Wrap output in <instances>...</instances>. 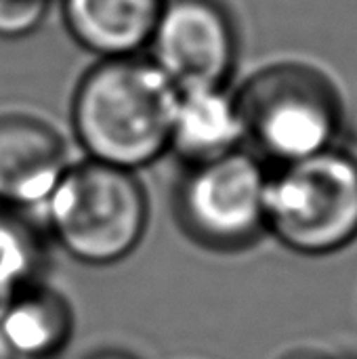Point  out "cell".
I'll return each mask as SVG.
<instances>
[{
    "mask_svg": "<svg viewBox=\"0 0 357 359\" xmlns=\"http://www.w3.org/2000/svg\"><path fill=\"white\" fill-rule=\"evenodd\" d=\"M246 147L238 93L229 84L179 88L173 111L170 151L185 164L213 160Z\"/></svg>",
    "mask_w": 357,
    "mask_h": 359,
    "instance_id": "ba28073f",
    "label": "cell"
},
{
    "mask_svg": "<svg viewBox=\"0 0 357 359\" xmlns=\"http://www.w3.org/2000/svg\"><path fill=\"white\" fill-rule=\"evenodd\" d=\"M0 359H15L13 358V353L6 349V345L2 343V339H0Z\"/></svg>",
    "mask_w": 357,
    "mask_h": 359,
    "instance_id": "9a60e30c",
    "label": "cell"
},
{
    "mask_svg": "<svg viewBox=\"0 0 357 359\" xmlns=\"http://www.w3.org/2000/svg\"><path fill=\"white\" fill-rule=\"evenodd\" d=\"M86 359H139L137 355L128 353V351H122V349H101L93 355H88Z\"/></svg>",
    "mask_w": 357,
    "mask_h": 359,
    "instance_id": "5bb4252c",
    "label": "cell"
},
{
    "mask_svg": "<svg viewBox=\"0 0 357 359\" xmlns=\"http://www.w3.org/2000/svg\"><path fill=\"white\" fill-rule=\"evenodd\" d=\"M44 210L57 244L90 267L128 259L149 225V198L137 172L88 158L67 166Z\"/></svg>",
    "mask_w": 357,
    "mask_h": 359,
    "instance_id": "3957f363",
    "label": "cell"
},
{
    "mask_svg": "<svg viewBox=\"0 0 357 359\" xmlns=\"http://www.w3.org/2000/svg\"><path fill=\"white\" fill-rule=\"evenodd\" d=\"M36 269V240L25 225L0 215V311L11 299L34 284Z\"/></svg>",
    "mask_w": 357,
    "mask_h": 359,
    "instance_id": "8fae6325",
    "label": "cell"
},
{
    "mask_svg": "<svg viewBox=\"0 0 357 359\" xmlns=\"http://www.w3.org/2000/svg\"><path fill=\"white\" fill-rule=\"evenodd\" d=\"M246 147L271 166L297 162L341 143L345 107L337 84L316 65L274 61L236 90Z\"/></svg>",
    "mask_w": 357,
    "mask_h": 359,
    "instance_id": "7a4b0ae2",
    "label": "cell"
},
{
    "mask_svg": "<svg viewBox=\"0 0 357 359\" xmlns=\"http://www.w3.org/2000/svg\"><path fill=\"white\" fill-rule=\"evenodd\" d=\"M240 38L219 0H166L147 57L177 88L229 84Z\"/></svg>",
    "mask_w": 357,
    "mask_h": 359,
    "instance_id": "8992f818",
    "label": "cell"
},
{
    "mask_svg": "<svg viewBox=\"0 0 357 359\" xmlns=\"http://www.w3.org/2000/svg\"><path fill=\"white\" fill-rule=\"evenodd\" d=\"M166 0H61L63 23L97 59L143 55Z\"/></svg>",
    "mask_w": 357,
    "mask_h": 359,
    "instance_id": "9c48e42d",
    "label": "cell"
},
{
    "mask_svg": "<svg viewBox=\"0 0 357 359\" xmlns=\"http://www.w3.org/2000/svg\"><path fill=\"white\" fill-rule=\"evenodd\" d=\"M48 6L50 0H0V38L29 36L42 25Z\"/></svg>",
    "mask_w": 357,
    "mask_h": 359,
    "instance_id": "7c38bea8",
    "label": "cell"
},
{
    "mask_svg": "<svg viewBox=\"0 0 357 359\" xmlns=\"http://www.w3.org/2000/svg\"><path fill=\"white\" fill-rule=\"evenodd\" d=\"M282 359H341V358L330 355V353L320 351V349H297V351L286 353Z\"/></svg>",
    "mask_w": 357,
    "mask_h": 359,
    "instance_id": "4fadbf2b",
    "label": "cell"
},
{
    "mask_svg": "<svg viewBox=\"0 0 357 359\" xmlns=\"http://www.w3.org/2000/svg\"><path fill=\"white\" fill-rule=\"evenodd\" d=\"M63 137L29 116L0 118V202L15 208L44 206L67 170Z\"/></svg>",
    "mask_w": 357,
    "mask_h": 359,
    "instance_id": "52a82bcc",
    "label": "cell"
},
{
    "mask_svg": "<svg viewBox=\"0 0 357 359\" xmlns=\"http://www.w3.org/2000/svg\"><path fill=\"white\" fill-rule=\"evenodd\" d=\"M177 93L147 55L99 59L74 90V137L88 160L137 172L170 151Z\"/></svg>",
    "mask_w": 357,
    "mask_h": 359,
    "instance_id": "6da1fadb",
    "label": "cell"
},
{
    "mask_svg": "<svg viewBox=\"0 0 357 359\" xmlns=\"http://www.w3.org/2000/svg\"><path fill=\"white\" fill-rule=\"evenodd\" d=\"M74 334V313L57 290L32 284L0 311V339L15 359H55Z\"/></svg>",
    "mask_w": 357,
    "mask_h": 359,
    "instance_id": "30bf717a",
    "label": "cell"
},
{
    "mask_svg": "<svg viewBox=\"0 0 357 359\" xmlns=\"http://www.w3.org/2000/svg\"><path fill=\"white\" fill-rule=\"evenodd\" d=\"M267 233L301 257H328L357 240V154L341 143L269 168Z\"/></svg>",
    "mask_w": 357,
    "mask_h": 359,
    "instance_id": "277c9868",
    "label": "cell"
},
{
    "mask_svg": "<svg viewBox=\"0 0 357 359\" xmlns=\"http://www.w3.org/2000/svg\"><path fill=\"white\" fill-rule=\"evenodd\" d=\"M269 166L250 147L187 164L177 187V217L198 244L240 250L267 233Z\"/></svg>",
    "mask_w": 357,
    "mask_h": 359,
    "instance_id": "5b68a950",
    "label": "cell"
}]
</instances>
